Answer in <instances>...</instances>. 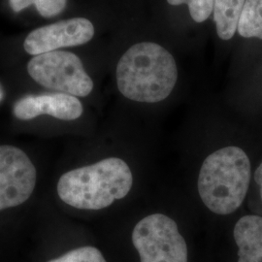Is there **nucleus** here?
<instances>
[{"instance_id":"obj_1","label":"nucleus","mask_w":262,"mask_h":262,"mask_svg":"<svg viewBox=\"0 0 262 262\" xmlns=\"http://www.w3.org/2000/svg\"><path fill=\"white\" fill-rule=\"evenodd\" d=\"M121 94L133 101L157 103L168 97L178 79L177 64L166 49L156 43L133 45L117 66Z\"/></svg>"},{"instance_id":"obj_2","label":"nucleus","mask_w":262,"mask_h":262,"mask_svg":"<svg viewBox=\"0 0 262 262\" xmlns=\"http://www.w3.org/2000/svg\"><path fill=\"white\" fill-rule=\"evenodd\" d=\"M133 176L128 164L108 158L64 173L57 183V194L69 206L101 210L128 194Z\"/></svg>"},{"instance_id":"obj_3","label":"nucleus","mask_w":262,"mask_h":262,"mask_svg":"<svg viewBox=\"0 0 262 262\" xmlns=\"http://www.w3.org/2000/svg\"><path fill=\"white\" fill-rule=\"evenodd\" d=\"M251 162L241 148L215 150L204 160L198 177V192L204 205L217 215L235 212L248 193Z\"/></svg>"},{"instance_id":"obj_4","label":"nucleus","mask_w":262,"mask_h":262,"mask_svg":"<svg viewBox=\"0 0 262 262\" xmlns=\"http://www.w3.org/2000/svg\"><path fill=\"white\" fill-rule=\"evenodd\" d=\"M29 76L39 84L76 97H85L94 82L79 56L70 52L54 51L32 57L28 63Z\"/></svg>"},{"instance_id":"obj_5","label":"nucleus","mask_w":262,"mask_h":262,"mask_svg":"<svg viewBox=\"0 0 262 262\" xmlns=\"http://www.w3.org/2000/svg\"><path fill=\"white\" fill-rule=\"evenodd\" d=\"M141 262H187V246L176 222L162 214L142 219L132 231Z\"/></svg>"},{"instance_id":"obj_6","label":"nucleus","mask_w":262,"mask_h":262,"mask_svg":"<svg viewBox=\"0 0 262 262\" xmlns=\"http://www.w3.org/2000/svg\"><path fill=\"white\" fill-rule=\"evenodd\" d=\"M37 172L17 147L0 146V211L24 204L34 191Z\"/></svg>"},{"instance_id":"obj_7","label":"nucleus","mask_w":262,"mask_h":262,"mask_svg":"<svg viewBox=\"0 0 262 262\" xmlns=\"http://www.w3.org/2000/svg\"><path fill=\"white\" fill-rule=\"evenodd\" d=\"M94 35V25L91 20L73 18L32 30L26 38L24 48L29 55L38 56L60 48L83 45Z\"/></svg>"},{"instance_id":"obj_8","label":"nucleus","mask_w":262,"mask_h":262,"mask_svg":"<svg viewBox=\"0 0 262 262\" xmlns=\"http://www.w3.org/2000/svg\"><path fill=\"white\" fill-rule=\"evenodd\" d=\"M13 114L20 121L32 120L42 115L61 121H74L82 116L83 105L76 96L61 93L27 95L15 103Z\"/></svg>"},{"instance_id":"obj_9","label":"nucleus","mask_w":262,"mask_h":262,"mask_svg":"<svg viewBox=\"0 0 262 262\" xmlns=\"http://www.w3.org/2000/svg\"><path fill=\"white\" fill-rule=\"evenodd\" d=\"M235 242L238 246V262H262V217L245 215L235 225Z\"/></svg>"},{"instance_id":"obj_10","label":"nucleus","mask_w":262,"mask_h":262,"mask_svg":"<svg viewBox=\"0 0 262 262\" xmlns=\"http://www.w3.org/2000/svg\"><path fill=\"white\" fill-rule=\"evenodd\" d=\"M246 0H215L214 19L216 33L223 40H229L237 31Z\"/></svg>"},{"instance_id":"obj_11","label":"nucleus","mask_w":262,"mask_h":262,"mask_svg":"<svg viewBox=\"0 0 262 262\" xmlns=\"http://www.w3.org/2000/svg\"><path fill=\"white\" fill-rule=\"evenodd\" d=\"M237 31L242 37L262 39V0H246Z\"/></svg>"},{"instance_id":"obj_12","label":"nucleus","mask_w":262,"mask_h":262,"mask_svg":"<svg viewBox=\"0 0 262 262\" xmlns=\"http://www.w3.org/2000/svg\"><path fill=\"white\" fill-rule=\"evenodd\" d=\"M48 262H107L101 252L94 247H82Z\"/></svg>"},{"instance_id":"obj_13","label":"nucleus","mask_w":262,"mask_h":262,"mask_svg":"<svg viewBox=\"0 0 262 262\" xmlns=\"http://www.w3.org/2000/svg\"><path fill=\"white\" fill-rule=\"evenodd\" d=\"M215 0H167L170 5L187 4L192 19L196 23L205 21L214 10Z\"/></svg>"},{"instance_id":"obj_14","label":"nucleus","mask_w":262,"mask_h":262,"mask_svg":"<svg viewBox=\"0 0 262 262\" xmlns=\"http://www.w3.org/2000/svg\"><path fill=\"white\" fill-rule=\"evenodd\" d=\"M67 0H35L38 13L44 18H52L66 9Z\"/></svg>"},{"instance_id":"obj_15","label":"nucleus","mask_w":262,"mask_h":262,"mask_svg":"<svg viewBox=\"0 0 262 262\" xmlns=\"http://www.w3.org/2000/svg\"><path fill=\"white\" fill-rule=\"evenodd\" d=\"M34 2L35 0H9L11 8L16 13L28 8L30 5L34 4Z\"/></svg>"},{"instance_id":"obj_16","label":"nucleus","mask_w":262,"mask_h":262,"mask_svg":"<svg viewBox=\"0 0 262 262\" xmlns=\"http://www.w3.org/2000/svg\"><path fill=\"white\" fill-rule=\"evenodd\" d=\"M254 180H255L256 184H258L260 186V195H261L262 199V162L254 173Z\"/></svg>"},{"instance_id":"obj_17","label":"nucleus","mask_w":262,"mask_h":262,"mask_svg":"<svg viewBox=\"0 0 262 262\" xmlns=\"http://www.w3.org/2000/svg\"><path fill=\"white\" fill-rule=\"evenodd\" d=\"M4 96H5V92H4V89H3L2 84L0 83V102L3 100Z\"/></svg>"}]
</instances>
